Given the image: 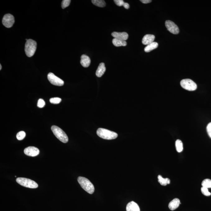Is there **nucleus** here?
<instances>
[{
    "mask_svg": "<svg viewBox=\"0 0 211 211\" xmlns=\"http://www.w3.org/2000/svg\"><path fill=\"white\" fill-rule=\"evenodd\" d=\"M77 181L81 187L88 193L91 194L94 193L95 190L93 184L88 179L80 177L77 178Z\"/></svg>",
    "mask_w": 211,
    "mask_h": 211,
    "instance_id": "nucleus-1",
    "label": "nucleus"
},
{
    "mask_svg": "<svg viewBox=\"0 0 211 211\" xmlns=\"http://www.w3.org/2000/svg\"><path fill=\"white\" fill-rule=\"evenodd\" d=\"M97 134L100 138L106 140L114 139L118 136V134L114 132L102 128L98 129Z\"/></svg>",
    "mask_w": 211,
    "mask_h": 211,
    "instance_id": "nucleus-2",
    "label": "nucleus"
},
{
    "mask_svg": "<svg viewBox=\"0 0 211 211\" xmlns=\"http://www.w3.org/2000/svg\"><path fill=\"white\" fill-rule=\"evenodd\" d=\"M52 131L57 139L64 143H66L69 141L67 135L64 131L60 127L56 126L51 127Z\"/></svg>",
    "mask_w": 211,
    "mask_h": 211,
    "instance_id": "nucleus-3",
    "label": "nucleus"
},
{
    "mask_svg": "<svg viewBox=\"0 0 211 211\" xmlns=\"http://www.w3.org/2000/svg\"><path fill=\"white\" fill-rule=\"evenodd\" d=\"M37 43L34 40L32 39H28L26 42L25 51L27 56L31 57L34 55L36 49Z\"/></svg>",
    "mask_w": 211,
    "mask_h": 211,
    "instance_id": "nucleus-4",
    "label": "nucleus"
},
{
    "mask_svg": "<svg viewBox=\"0 0 211 211\" xmlns=\"http://www.w3.org/2000/svg\"><path fill=\"white\" fill-rule=\"evenodd\" d=\"M16 181L21 186L30 189H36L38 187V184L36 182L29 179L24 177H18L16 179Z\"/></svg>",
    "mask_w": 211,
    "mask_h": 211,
    "instance_id": "nucleus-5",
    "label": "nucleus"
},
{
    "mask_svg": "<svg viewBox=\"0 0 211 211\" xmlns=\"http://www.w3.org/2000/svg\"><path fill=\"white\" fill-rule=\"evenodd\" d=\"M180 85L184 89L189 91H194L197 89L196 84L190 79H186L182 80Z\"/></svg>",
    "mask_w": 211,
    "mask_h": 211,
    "instance_id": "nucleus-6",
    "label": "nucleus"
},
{
    "mask_svg": "<svg viewBox=\"0 0 211 211\" xmlns=\"http://www.w3.org/2000/svg\"><path fill=\"white\" fill-rule=\"evenodd\" d=\"M48 81L51 84L57 86H62L64 84V82L53 73H49L48 75Z\"/></svg>",
    "mask_w": 211,
    "mask_h": 211,
    "instance_id": "nucleus-7",
    "label": "nucleus"
},
{
    "mask_svg": "<svg viewBox=\"0 0 211 211\" xmlns=\"http://www.w3.org/2000/svg\"><path fill=\"white\" fill-rule=\"evenodd\" d=\"M2 22V24L6 28H11L15 23L14 17L11 14H6L3 18Z\"/></svg>",
    "mask_w": 211,
    "mask_h": 211,
    "instance_id": "nucleus-8",
    "label": "nucleus"
},
{
    "mask_svg": "<svg viewBox=\"0 0 211 211\" xmlns=\"http://www.w3.org/2000/svg\"><path fill=\"white\" fill-rule=\"evenodd\" d=\"M165 26L168 31L173 34H177L179 33L178 26L174 22L171 21H167L165 23Z\"/></svg>",
    "mask_w": 211,
    "mask_h": 211,
    "instance_id": "nucleus-9",
    "label": "nucleus"
},
{
    "mask_svg": "<svg viewBox=\"0 0 211 211\" xmlns=\"http://www.w3.org/2000/svg\"><path fill=\"white\" fill-rule=\"evenodd\" d=\"M24 153L27 156L34 157L39 154V149L36 147L30 146L25 149Z\"/></svg>",
    "mask_w": 211,
    "mask_h": 211,
    "instance_id": "nucleus-10",
    "label": "nucleus"
},
{
    "mask_svg": "<svg viewBox=\"0 0 211 211\" xmlns=\"http://www.w3.org/2000/svg\"><path fill=\"white\" fill-rule=\"evenodd\" d=\"M112 35L115 39L124 41L126 40L128 38V34L126 32L120 33L114 32L112 33Z\"/></svg>",
    "mask_w": 211,
    "mask_h": 211,
    "instance_id": "nucleus-11",
    "label": "nucleus"
},
{
    "mask_svg": "<svg viewBox=\"0 0 211 211\" xmlns=\"http://www.w3.org/2000/svg\"><path fill=\"white\" fill-rule=\"evenodd\" d=\"M154 39L155 36L154 35L146 34L143 38L142 43L144 45H147L154 42Z\"/></svg>",
    "mask_w": 211,
    "mask_h": 211,
    "instance_id": "nucleus-12",
    "label": "nucleus"
},
{
    "mask_svg": "<svg viewBox=\"0 0 211 211\" xmlns=\"http://www.w3.org/2000/svg\"><path fill=\"white\" fill-rule=\"evenodd\" d=\"M126 211H140V209L137 203L131 201L127 205Z\"/></svg>",
    "mask_w": 211,
    "mask_h": 211,
    "instance_id": "nucleus-13",
    "label": "nucleus"
},
{
    "mask_svg": "<svg viewBox=\"0 0 211 211\" xmlns=\"http://www.w3.org/2000/svg\"><path fill=\"white\" fill-rule=\"evenodd\" d=\"M80 63L83 67H88L90 64V59L88 56L83 54L81 56Z\"/></svg>",
    "mask_w": 211,
    "mask_h": 211,
    "instance_id": "nucleus-14",
    "label": "nucleus"
},
{
    "mask_svg": "<svg viewBox=\"0 0 211 211\" xmlns=\"http://www.w3.org/2000/svg\"><path fill=\"white\" fill-rule=\"evenodd\" d=\"M180 204V200L177 198H175L170 202L168 204V208L171 210H174L179 207Z\"/></svg>",
    "mask_w": 211,
    "mask_h": 211,
    "instance_id": "nucleus-15",
    "label": "nucleus"
},
{
    "mask_svg": "<svg viewBox=\"0 0 211 211\" xmlns=\"http://www.w3.org/2000/svg\"><path fill=\"white\" fill-rule=\"evenodd\" d=\"M106 69L104 63H101L98 66L96 72V75L97 77H101L105 72Z\"/></svg>",
    "mask_w": 211,
    "mask_h": 211,
    "instance_id": "nucleus-16",
    "label": "nucleus"
},
{
    "mask_svg": "<svg viewBox=\"0 0 211 211\" xmlns=\"http://www.w3.org/2000/svg\"><path fill=\"white\" fill-rule=\"evenodd\" d=\"M158 46V44L156 42H153V43L149 44L147 45L144 48V51L146 53L150 52L153 50L156 49Z\"/></svg>",
    "mask_w": 211,
    "mask_h": 211,
    "instance_id": "nucleus-17",
    "label": "nucleus"
},
{
    "mask_svg": "<svg viewBox=\"0 0 211 211\" xmlns=\"http://www.w3.org/2000/svg\"><path fill=\"white\" fill-rule=\"evenodd\" d=\"M112 43L116 47L126 46L127 44L126 41L120 40L115 38L112 40Z\"/></svg>",
    "mask_w": 211,
    "mask_h": 211,
    "instance_id": "nucleus-18",
    "label": "nucleus"
},
{
    "mask_svg": "<svg viewBox=\"0 0 211 211\" xmlns=\"http://www.w3.org/2000/svg\"><path fill=\"white\" fill-rule=\"evenodd\" d=\"M158 181L161 185L162 186H166L167 184H169L170 183V180L168 178H164L162 177L161 176L158 175Z\"/></svg>",
    "mask_w": 211,
    "mask_h": 211,
    "instance_id": "nucleus-19",
    "label": "nucleus"
},
{
    "mask_svg": "<svg viewBox=\"0 0 211 211\" xmlns=\"http://www.w3.org/2000/svg\"><path fill=\"white\" fill-rule=\"evenodd\" d=\"M92 2L94 5L99 7H104L106 5L105 2L103 0H92Z\"/></svg>",
    "mask_w": 211,
    "mask_h": 211,
    "instance_id": "nucleus-20",
    "label": "nucleus"
},
{
    "mask_svg": "<svg viewBox=\"0 0 211 211\" xmlns=\"http://www.w3.org/2000/svg\"><path fill=\"white\" fill-rule=\"evenodd\" d=\"M176 149L177 152H181L183 150V144L182 141L180 140H177L176 142Z\"/></svg>",
    "mask_w": 211,
    "mask_h": 211,
    "instance_id": "nucleus-21",
    "label": "nucleus"
},
{
    "mask_svg": "<svg viewBox=\"0 0 211 211\" xmlns=\"http://www.w3.org/2000/svg\"><path fill=\"white\" fill-rule=\"evenodd\" d=\"M202 186L203 187L208 188H211V180L209 179H205L202 182Z\"/></svg>",
    "mask_w": 211,
    "mask_h": 211,
    "instance_id": "nucleus-22",
    "label": "nucleus"
},
{
    "mask_svg": "<svg viewBox=\"0 0 211 211\" xmlns=\"http://www.w3.org/2000/svg\"><path fill=\"white\" fill-rule=\"evenodd\" d=\"M26 135L24 131H20L16 135V138L19 140H21L25 138Z\"/></svg>",
    "mask_w": 211,
    "mask_h": 211,
    "instance_id": "nucleus-23",
    "label": "nucleus"
},
{
    "mask_svg": "<svg viewBox=\"0 0 211 211\" xmlns=\"http://www.w3.org/2000/svg\"><path fill=\"white\" fill-rule=\"evenodd\" d=\"M61 101V99L58 98H52L50 99V103L53 104H58Z\"/></svg>",
    "mask_w": 211,
    "mask_h": 211,
    "instance_id": "nucleus-24",
    "label": "nucleus"
},
{
    "mask_svg": "<svg viewBox=\"0 0 211 211\" xmlns=\"http://www.w3.org/2000/svg\"><path fill=\"white\" fill-rule=\"evenodd\" d=\"M71 1L70 0H63L62 3V7L63 9H65L66 7H69Z\"/></svg>",
    "mask_w": 211,
    "mask_h": 211,
    "instance_id": "nucleus-25",
    "label": "nucleus"
},
{
    "mask_svg": "<svg viewBox=\"0 0 211 211\" xmlns=\"http://www.w3.org/2000/svg\"><path fill=\"white\" fill-rule=\"evenodd\" d=\"M201 191L203 195L206 196H210L211 195V193L209 192L207 188L202 187L201 188Z\"/></svg>",
    "mask_w": 211,
    "mask_h": 211,
    "instance_id": "nucleus-26",
    "label": "nucleus"
},
{
    "mask_svg": "<svg viewBox=\"0 0 211 211\" xmlns=\"http://www.w3.org/2000/svg\"><path fill=\"white\" fill-rule=\"evenodd\" d=\"M45 104V103L43 99H40L38 101L37 106L39 108H42L44 107Z\"/></svg>",
    "mask_w": 211,
    "mask_h": 211,
    "instance_id": "nucleus-27",
    "label": "nucleus"
},
{
    "mask_svg": "<svg viewBox=\"0 0 211 211\" xmlns=\"http://www.w3.org/2000/svg\"><path fill=\"white\" fill-rule=\"evenodd\" d=\"M114 2L118 7L123 6L124 3H125L123 0H115V1H114Z\"/></svg>",
    "mask_w": 211,
    "mask_h": 211,
    "instance_id": "nucleus-28",
    "label": "nucleus"
},
{
    "mask_svg": "<svg viewBox=\"0 0 211 211\" xmlns=\"http://www.w3.org/2000/svg\"><path fill=\"white\" fill-rule=\"evenodd\" d=\"M206 129H207L208 134H209V137L211 138V122L208 124Z\"/></svg>",
    "mask_w": 211,
    "mask_h": 211,
    "instance_id": "nucleus-29",
    "label": "nucleus"
},
{
    "mask_svg": "<svg viewBox=\"0 0 211 211\" xmlns=\"http://www.w3.org/2000/svg\"><path fill=\"white\" fill-rule=\"evenodd\" d=\"M140 1L144 4H148L152 2L151 0H141Z\"/></svg>",
    "mask_w": 211,
    "mask_h": 211,
    "instance_id": "nucleus-30",
    "label": "nucleus"
},
{
    "mask_svg": "<svg viewBox=\"0 0 211 211\" xmlns=\"http://www.w3.org/2000/svg\"><path fill=\"white\" fill-rule=\"evenodd\" d=\"M123 7H124V8L126 9H128L129 8H130V5H129V4L128 3H124Z\"/></svg>",
    "mask_w": 211,
    "mask_h": 211,
    "instance_id": "nucleus-31",
    "label": "nucleus"
},
{
    "mask_svg": "<svg viewBox=\"0 0 211 211\" xmlns=\"http://www.w3.org/2000/svg\"><path fill=\"white\" fill-rule=\"evenodd\" d=\"M2 69V66H1V65H0V70H1Z\"/></svg>",
    "mask_w": 211,
    "mask_h": 211,
    "instance_id": "nucleus-32",
    "label": "nucleus"
}]
</instances>
